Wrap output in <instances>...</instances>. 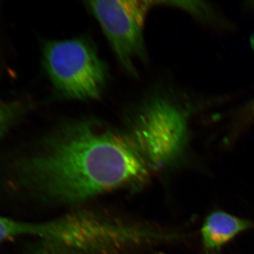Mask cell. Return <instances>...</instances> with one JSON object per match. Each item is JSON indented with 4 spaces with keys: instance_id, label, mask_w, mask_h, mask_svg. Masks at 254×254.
<instances>
[{
    "instance_id": "1",
    "label": "cell",
    "mask_w": 254,
    "mask_h": 254,
    "mask_svg": "<svg viewBox=\"0 0 254 254\" xmlns=\"http://www.w3.org/2000/svg\"><path fill=\"white\" fill-rule=\"evenodd\" d=\"M151 168L128 135L95 122H75L47 138L23 164L25 178L41 194L78 203L147 180Z\"/></svg>"
},
{
    "instance_id": "2",
    "label": "cell",
    "mask_w": 254,
    "mask_h": 254,
    "mask_svg": "<svg viewBox=\"0 0 254 254\" xmlns=\"http://www.w3.org/2000/svg\"><path fill=\"white\" fill-rule=\"evenodd\" d=\"M43 64L60 94L77 100H95L104 91L108 72L94 46L85 38L49 41Z\"/></svg>"
},
{
    "instance_id": "3",
    "label": "cell",
    "mask_w": 254,
    "mask_h": 254,
    "mask_svg": "<svg viewBox=\"0 0 254 254\" xmlns=\"http://www.w3.org/2000/svg\"><path fill=\"white\" fill-rule=\"evenodd\" d=\"M128 136L151 168L163 166L175 158L185 143L183 115L167 100H151L133 120Z\"/></svg>"
},
{
    "instance_id": "4",
    "label": "cell",
    "mask_w": 254,
    "mask_h": 254,
    "mask_svg": "<svg viewBox=\"0 0 254 254\" xmlns=\"http://www.w3.org/2000/svg\"><path fill=\"white\" fill-rule=\"evenodd\" d=\"M86 5L100 23L119 61L136 75L133 60L145 59L143 31L145 18L155 1H88Z\"/></svg>"
},
{
    "instance_id": "5",
    "label": "cell",
    "mask_w": 254,
    "mask_h": 254,
    "mask_svg": "<svg viewBox=\"0 0 254 254\" xmlns=\"http://www.w3.org/2000/svg\"><path fill=\"white\" fill-rule=\"evenodd\" d=\"M252 226L250 222L225 212L210 214L201 230L202 240L208 249H216Z\"/></svg>"
},
{
    "instance_id": "6",
    "label": "cell",
    "mask_w": 254,
    "mask_h": 254,
    "mask_svg": "<svg viewBox=\"0 0 254 254\" xmlns=\"http://www.w3.org/2000/svg\"><path fill=\"white\" fill-rule=\"evenodd\" d=\"M16 113V107L0 102V137L2 136L11 126Z\"/></svg>"
},
{
    "instance_id": "7",
    "label": "cell",
    "mask_w": 254,
    "mask_h": 254,
    "mask_svg": "<svg viewBox=\"0 0 254 254\" xmlns=\"http://www.w3.org/2000/svg\"><path fill=\"white\" fill-rule=\"evenodd\" d=\"M243 116L245 117L244 119L247 122L254 118V98L246 107Z\"/></svg>"
}]
</instances>
